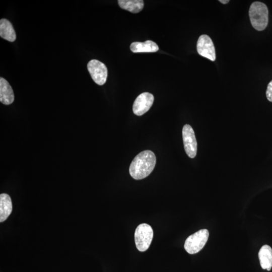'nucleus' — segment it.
<instances>
[{"label": "nucleus", "instance_id": "8", "mask_svg": "<svg viewBox=\"0 0 272 272\" xmlns=\"http://www.w3.org/2000/svg\"><path fill=\"white\" fill-rule=\"evenodd\" d=\"M154 102L153 95L148 92H144L139 95L134 101L132 110L133 113L141 116L147 112L152 106Z\"/></svg>", "mask_w": 272, "mask_h": 272}, {"label": "nucleus", "instance_id": "13", "mask_svg": "<svg viewBox=\"0 0 272 272\" xmlns=\"http://www.w3.org/2000/svg\"><path fill=\"white\" fill-rule=\"evenodd\" d=\"M12 211V203L10 196L6 193L0 195V222L5 221Z\"/></svg>", "mask_w": 272, "mask_h": 272}, {"label": "nucleus", "instance_id": "6", "mask_svg": "<svg viewBox=\"0 0 272 272\" xmlns=\"http://www.w3.org/2000/svg\"><path fill=\"white\" fill-rule=\"evenodd\" d=\"M182 138L185 151L191 158L195 157L197 152V142L191 126L185 124L182 128Z\"/></svg>", "mask_w": 272, "mask_h": 272}, {"label": "nucleus", "instance_id": "4", "mask_svg": "<svg viewBox=\"0 0 272 272\" xmlns=\"http://www.w3.org/2000/svg\"><path fill=\"white\" fill-rule=\"evenodd\" d=\"M153 237V231L149 225L143 223L138 225L134 232V242L137 249L142 252L147 250Z\"/></svg>", "mask_w": 272, "mask_h": 272}, {"label": "nucleus", "instance_id": "14", "mask_svg": "<svg viewBox=\"0 0 272 272\" xmlns=\"http://www.w3.org/2000/svg\"><path fill=\"white\" fill-rule=\"evenodd\" d=\"M119 7L133 13H138L144 8V1L142 0H119Z\"/></svg>", "mask_w": 272, "mask_h": 272}, {"label": "nucleus", "instance_id": "16", "mask_svg": "<svg viewBox=\"0 0 272 272\" xmlns=\"http://www.w3.org/2000/svg\"><path fill=\"white\" fill-rule=\"evenodd\" d=\"M219 1L223 4H226L229 2V0H220Z\"/></svg>", "mask_w": 272, "mask_h": 272}, {"label": "nucleus", "instance_id": "12", "mask_svg": "<svg viewBox=\"0 0 272 272\" xmlns=\"http://www.w3.org/2000/svg\"><path fill=\"white\" fill-rule=\"evenodd\" d=\"M0 36L2 38L10 42H14L16 35L11 23L6 19L0 20Z\"/></svg>", "mask_w": 272, "mask_h": 272}, {"label": "nucleus", "instance_id": "10", "mask_svg": "<svg viewBox=\"0 0 272 272\" xmlns=\"http://www.w3.org/2000/svg\"><path fill=\"white\" fill-rule=\"evenodd\" d=\"M258 258L261 267L270 270L272 267V248L268 245H263L258 252Z\"/></svg>", "mask_w": 272, "mask_h": 272}, {"label": "nucleus", "instance_id": "9", "mask_svg": "<svg viewBox=\"0 0 272 272\" xmlns=\"http://www.w3.org/2000/svg\"><path fill=\"white\" fill-rule=\"evenodd\" d=\"M14 100L13 90L8 82L3 78H0V101L4 104L9 105Z\"/></svg>", "mask_w": 272, "mask_h": 272}, {"label": "nucleus", "instance_id": "3", "mask_svg": "<svg viewBox=\"0 0 272 272\" xmlns=\"http://www.w3.org/2000/svg\"><path fill=\"white\" fill-rule=\"evenodd\" d=\"M209 236L207 229H202L189 236L184 243V249L189 254H195L201 250Z\"/></svg>", "mask_w": 272, "mask_h": 272}, {"label": "nucleus", "instance_id": "15", "mask_svg": "<svg viewBox=\"0 0 272 272\" xmlns=\"http://www.w3.org/2000/svg\"><path fill=\"white\" fill-rule=\"evenodd\" d=\"M266 96L268 100L272 102V80L267 85L266 91Z\"/></svg>", "mask_w": 272, "mask_h": 272}, {"label": "nucleus", "instance_id": "2", "mask_svg": "<svg viewBox=\"0 0 272 272\" xmlns=\"http://www.w3.org/2000/svg\"><path fill=\"white\" fill-rule=\"evenodd\" d=\"M249 16L255 29L262 31L265 29L268 21V11L265 4L260 2L252 3L249 8Z\"/></svg>", "mask_w": 272, "mask_h": 272}, {"label": "nucleus", "instance_id": "11", "mask_svg": "<svg viewBox=\"0 0 272 272\" xmlns=\"http://www.w3.org/2000/svg\"><path fill=\"white\" fill-rule=\"evenodd\" d=\"M130 48L134 53L154 52L159 50L158 45L151 40H147L144 42H133L130 44Z\"/></svg>", "mask_w": 272, "mask_h": 272}, {"label": "nucleus", "instance_id": "7", "mask_svg": "<svg viewBox=\"0 0 272 272\" xmlns=\"http://www.w3.org/2000/svg\"><path fill=\"white\" fill-rule=\"evenodd\" d=\"M196 49L198 53L211 61L216 59L215 49L211 38L207 35L203 34L198 39Z\"/></svg>", "mask_w": 272, "mask_h": 272}, {"label": "nucleus", "instance_id": "1", "mask_svg": "<svg viewBox=\"0 0 272 272\" xmlns=\"http://www.w3.org/2000/svg\"><path fill=\"white\" fill-rule=\"evenodd\" d=\"M156 162L154 153L150 150L141 152L131 162L129 169L130 176L134 179L146 178L153 171Z\"/></svg>", "mask_w": 272, "mask_h": 272}, {"label": "nucleus", "instance_id": "5", "mask_svg": "<svg viewBox=\"0 0 272 272\" xmlns=\"http://www.w3.org/2000/svg\"><path fill=\"white\" fill-rule=\"evenodd\" d=\"M88 70L93 81L99 85H103L107 78L106 65L97 59L91 60L87 64Z\"/></svg>", "mask_w": 272, "mask_h": 272}]
</instances>
